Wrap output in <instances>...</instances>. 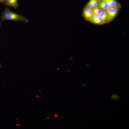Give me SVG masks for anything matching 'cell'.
I'll return each instance as SVG.
<instances>
[{
    "label": "cell",
    "mask_w": 129,
    "mask_h": 129,
    "mask_svg": "<svg viewBox=\"0 0 129 129\" xmlns=\"http://www.w3.org/2000/svg\"><path fill=\"white\" fill-rule=\"evenodd\" d=\"M99 1L100 0H90L85 7L92 10L98 6Z\"/></svg>",
    "instance_id": "5"
},
{
    "label": "cell",
    "mask_w": 129,
    "mask_h": 129,
    "mask_svg": "<svg viewBox=\"0 0 129 129\" xmlns=\"http://www.w3.org/2000/svg\"><path fill=\"white\" fill-rule=\"evenodd\" d=\"M6 0H0V3H4Z\"/></svg>",
    "instance_id": "12"
},
{
    "label": "cell",
    "mask_w": 129,
    "mask_h": 129,
    "mask_svg": "<svg viewBox=\"0 0 129 129\" xmlns=\"http://www.w3.org/2000/svg\"><path fill=\"white\" fill-rule=\"evenodd\" d=\"M109 4L110 8L121 6L120 4L115 0H105Z\"/></svg>",
    "instance_id": "9"
},
{
    "label": "cell",
    "mask_w": 129,
    "mask_h": 129,
    "mask_svg": "<svg viewBox=\"0 0 129 129\" xmlns=\"http://www.w3.org/2000/svg\"><path fill=\"white\" fill-rule=\"evenodd\" d=\"M119 98V96L115 94H113L111 96V98L114 100H116Z\"/></svg>",
    "instance_id": "11"
},
{
    "label": "cell",
    "mask_w": 129,
    "mask_h": 129,
    "mask_svg": "<svg viewBox=\"0 0 129 129\" xmlns=\"http://www.w3.org/2000/svg\"><path fill=\"white\" fill-rule=\"evenodd\" d=\"M55 116L56 117H57V114H55Z\"/></svg>",
    "instance_id": "13"
},
{
    "label": "cell",
    "mask_w": 129,
    "mask_h": 129,
    "mask_svg": "<svg viewBox=\"0 0 129 129\" xmlns=\"http://www.w3.org/2000/svg\"><path fill=\"white\" fill-rule=\"evenodd\" d=\"M99 15L102 18L105 23H109L111 21L109 16L106 11H103Z\"/></svg>",
    "instance_id": "8"
},
{
    "label": "cell",
    "mask_w": 129,
    "mask_h": 129,
    "mask_svg": "<svg viewBox=\"0 0 129 129\" xmlns=\"http://www.w3.org/2000/svg\"><path fill=\"white\" fill-rule=\"evenodd\" d=\"M89 21L93 23L102 25L105 23L102 19L98 15H94Z\"/></svg>",
    "instance_id": "4"
},
{
    "label": "cell",
    "mask_w": 129,
    "mask_h": 129,
    "mask_svg": "<svg viewBox=\"0 0 129 129\" xmlns=\"http://www.w3.org/2000/svg\"><path fill=\"white\" fill-rule=\"evenodd\" d=\"M97 7L105 11L110 8L109 4L105 0H100Z\"/></svg>",
    "instance_id": "6"
},
{
    "label": "cell",
    "mask_w": 129,
    "mask_h": 129,
    "mask_svg": "<svg viewBox=\"0 0 129 129\" xmlns=\"http://www.w3.org/2000/svg\"><path fill=\"white\" fill-rule=\"evenodd\" d=\"M2 68L1 66V65H0V68Z\"/></svg>",
    "instance_id": "14"
},
{
    "label": "cell",
    "mask_w": 129,
    "mask_h": 129,
    "mask_svg": "<svg viewBox=\"0 0 129 129\" xmlns=\"http://www.w3.org/2000/svg\"><path fill=\"white\" fill-rule=\"evenodd\" d=\"M16 119H17V118H16Z\"/></svg>",
    "instance_id": "18"
},
{
    "label": "cell",
    "mask_w": 129,
    "mask_h": 129,
    "mask_svg": "<svg viewBox=\"0 0 129 129\" xmlns=\"http://www.w3.org/2000/svg\"><path fill=\"white\" fill-rule=\"evenodd\" d=\"M0 18V25L2 21L4 20L16 21L25 22L28 21V20L24 16L11 11L7 8H5L4 11L2 13Z\"/></svg>",
    "instance_id": "1"
},
{
    "label": "cell",
    "mask_w": 129,
    "mask_h": 129,
    "mask_svg": "<svg viewBox=\"0 0 129 129\" xmlns=\"http://www.w3.org/2000/svg\"><path fill=\"white\" fill-rule=\"evenodd\" d=\"M93 15L92 10L85 7L83 11L82 16L86 20L89 21Z\"/></svg>",
    "instance_id": "3"
},
{
    "label": "cell",
    "mask_w": 129,
    "mask_h": 129,
    "mask_svg": "<svg viewBox=\"0 0 129 129\" xmlns=\"http://www.w3.org/2000/svg\"><path fill=\"white\" fill-rule=\"evenodd\" d=\"M4 5L12 6L15 9H17L18 7V0H6Z\"/></svg>",
    "instance_id": "7"
},
{
    "label": "cell",
    "mask_w": 129,
    "mask_h": 129,
    "mask_svg": "<svg viewBox=\"0 0 129 129\" xmlns=\"http://www.w3.org/2000/svg\"><path fill=\"white\" fill-rule=\"evenodd\" d=\"M19 125V124H17L16 125V126H17Z\"/></svg>",
    "instance_id": "15"
},
{
    "label": "cell",
    "mask_w": 129,
    "mask_h": 129,
    "mask_svg": "<svg viewBox=\"0 0 129 129\" xmlns=\"http://www.w3.org/2000/svg\"></svg>",
    "instance_id": "17"
},
{
    "label": "cell",
    "mask_w": 129,
    "mask_h": 129,
    "mask_svg": "<svg viewBox=\"0 0 129 129\" xmlns=\"http://www.w3.org/2000/svg\"><path fill=\"white\" fill-rule=\"evenodd\" d=\"M92 10L93 15H98L104 11L102 9L98 7L93 9Z\"/></svg>",
    "instance_id": "10"
},
{
    "label": "cell",
    "mask_w": 129,
    "mask_h": 129,
    "mask_svg": "<svg viewBox=\"0 0 129 129\" xmlns=\"http://www.w3.org/2000/svg\"><path fill=\"white\" fill-rule=\"evenodd\" d=\"M121 6L110 8L106 11L108 13L111 21L117 14Z\"/></svg>",
    "instance_id": "2"
},
{
    "label": "cell",
    "mask_w": 129,
    "mask_h": 129,
    "mask_svg": "<svg viewBox=\"0 0 129 129\" xmlns=\"http://www.w3.org/2000/svg\"><path fill=\"white\" fill-rule=\"evenodd\" d=\"M37 97H39V96H37Z\"/></svg>",
    "instance_id": "16"
}]
</instances>
